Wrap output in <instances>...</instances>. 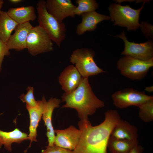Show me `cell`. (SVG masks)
<instances>
[{
	"mask_svg": "<svg viewBox=\"0 0 153 153\" xmlns=\"http://www.w3.org/2000/svg\"><path fill=\"white\" fill-rule=\"evenodd\" d=\"M61 98L62 101L65 102L61 108L75 109L81 120H88L89 115L93 114L97 109L105 106L104 102L94 93L88 78L82 77L76 89L71 93H64Z\"/></svg>",
	"mask_w": 153,
	"mask_h": 153,
	"instance_id": "7a4b0ae2",
	"label": "cell"
},
{
	"mask_svg": "<svg viewBox=\"0 0 153 153\" xmlns=\"http://www.w3.org/2000/svg\"><path fill=\"white\" fill-rule=\"evenodd\" d=\"M138 107L139 116L143 121L148 122L153 120V99L146 101Z\"/></svg>",
	"mask_w": 153,
	"mask_h": 153,
	"instance_id": "603a6c76",
	"label": "cell"
},
{
	"mask_svg": "<svg viewBox=\"0 0 153 153\" xmlns=\"http://www.w3.org/2000/svg\"><path fill=\"white\" fill-rule=\"evenodd\" d=\"M81 16L82 21L77 25L76 30V33L79 35L87 31H94L99 23L110 19V16L100 14L95 11L85 13Z\"/></svg>",
	"mask_w": 153,
	"mask_h": 153,
	"instance_id": "9a60e30c",
	"label": "cell"
},
{
	"mask_svg": "<svg viewBox=\"0 0 153 153\" xmlns=\"http://www.w3.org/2000/svg\"><path fill=\"white\" fill-rule=\"evenodd\" d=\"M145 2L138 9H133L129 5L122 6L120 3H116L111 4L109 9L111 20L114 22L113 25L126 27L128 31H136L140 26L139 16Z\"/></svg>",
	"mask_w": 153,
	"mask_h": 153,
	"instance_id": "277c9868",
	"label": "cell"
},
{
	"mask_svg": "<svg viewBox=\"0 0 153 153\" xmlns=\"http://www.w3.org/2000/svg\"><path fill=\"white\" fill-rule=\"evenodd\" d=\"M115 37L124 41V48L122 53V55L144 61L153 58V42L152 39L140 43L130 42L128 40L124 31Z\"/></svg>",
	"mask_w": 153,
	"mask_h": 153,
	"instance_id": "9c48e42d",
	"label": "cell"
},
{
	"mask_svg": "<svg viewBox=\"0 0 153 153\" xmlns=\"http://www.w3.org/2000/svg\"><path fill=\"white\" fill-rule=\"evenodd\" d=\"M26 90L27 93L21 94L20 96V99L23 102L26 103V105L31 107L35 106L37 104L38 101L35 100L34 97L33 87L28 86Z\"/></svg>",
	"mask_w": 153,
	"mask_h": 153,
	"instance_id": "cb8c5ba5",
	"label": "cell"
},
{
	"mask_svg": "<svg viewBox=\"0 0 153 153\" xmlns=\"http://www.w3.org/2000/svg\"><path fill=\"white\" fill-rule=\"evenodd\" d=\"M46 1L39 0L37 3L39 26L48 33L52 41L60 47L66 35V28L63 22H60L47 11Z\"/></svg>",
	"mask_w": 153,
	"mask_h": 153,
	"instance_id": "3957f363",
	"label": "cell"
},
{
	"mask_svg": "<svg viewBox=\"0 0 153 153\" xmlns=\"http://www.w3.org/2000/svg\"><path fill=\"white\" fill-rule=\"evenodd\" d=\"M120 119L117 110H110L105 114V119L100 124L92 126L88 120L78 122L81 135L75 153H108V141L112 131Z\"/></svg>",
	"mask_w": 153,
	"mask_h": 153,
	"instance_id": "6da1fadb",
	"label": "cell"
},
{
	"mask_svg": "<svg viewBox=\"0 0 153 153\" xmlns=\"http://www.w3.org/2000/svg\"></svg>",
	"mask_w": 153,
	"mask_h": 153,
	"instance_id": "1f68e13d",
	"label": "cell"
},
{
	"mask_svg": "<svg viewBox=\"0 0 153 153\" xmlns=\"http://www.w3.org/2000/svg\"><path fill=\"white\" fill-rule=\"evenodd\" d=\"M112 98L116 107L124 109L132 106L138 107L146 101L153 99V97L147 95L144 92L129 88L116 91L112 94Z\"/></svg>",
	"mask_w": 153,
	"mask_h": 153,
	"instance_id": "ba28073f",
	"label": "cell"
},
{
	"mask_svg": "<svg viewBox=\"0 0 153 153\" xmlns=\"http://www.w3.org/2000/svg\"><path fill=\"white\" fill-rule=\"evenodd\" d=\"M110 137L119 139L137 141V130L134 126L120 119L112 129Z\"/></svg>",
	"mask_w": 153,
	"mask_h": 153,
	"instance_id": "e0dca14e",
	"label": "cell"
},
{
	"mask_svg": "<svg viewBox=\"0 0 153 153\" xmlns=\"http://www.w3.org/2000/svg\"><path fill=\"white\" fill-rule=\"evenodd\" d=\"M61 102L60 99L51 97L46 101L42 118L46 127V135L48 138V146L54 145L55 135L52 123V116L55 108H58Z\"/></svg>",
	"mask_w": 153,
	"mask_h": 153,
	"instance_id": "2e32d148",
	"label": "cell"
},
{
	"mask_svg": "<svg viewBox=\"0 0 153 153\" xmlns=\"http://www.w3.org/2000/svg\"><path fill=\"white\" fill-rule=\"evenodd\" d=\"M4 3V2L3 0H0V10L1 9Z\"/></svg>",
	"mask_w": 153,
	"mask_h": 153,
	"instance_id": "4dcf8cb0",
	"label": "cell"
},
{
	"mask_svg": "<svg viewBox=\"0 0 153 153\" xmlns=\"http://www.w3.org/2000/svg\"><path fill=\"white\" fill-rule=\"evenodd\" d=\"M82 76L75 66H68L61 73L59 82L65 93H70L74 91L80 84Z\"/></svg>",
	"mask_w": 153,
	"mask_h": 153,
	"instance_id": "4fadbf2b",
	"label": "cell"
},
{
	"mask_svg": "<svg viewBox=\"0 0 153 153\" xmlns=\"http://www.w3.org/2000/svg\"><path fill=\"white\" fill-rule=\"evenodd\" d=\"M6 43L0 39V73L1 71L2 61L5 56H8L10 54Z\"/></svg>",
	"mask_w": 153,
	"mask_h": 153,
	"instance_id": "4316f807",
	"label": "cell"
},
{
	"mask_svg": "<svg viewBox=\"0 0 153 153\" xmlns=\"http://www.w3.org/2000/svg\"><path fill=\"white\" fill-rule=\"evenodd\" d=\"M46 6L48 12L60 22L68 17H74L76 6L71 0H47Z\"/></svg>",
	"mask_w": 153,
	"mask_h": 153,
	"instance_id": "30bf717a",
	"label": "cell"
},
{
	"mask_svg": "<svg viewBox=\"0 0 153 153\" xmlns=\"http://www.w3.org/2000/svg\"><path fill=\"white\" fill-rule=\"evenodd\" d=\"M145 90L149 92H152L153 91V86L146 87L145 88Z\"/></svg>",
	"mask_w": 153,
	"mask_h": 153,
	"instance_id": "f1b7e54d",
	"label": "cell"
},
{
	"mask_svg": "<svg viewBox=\"0 0 153 153\" xmlns=\"http://www.w3.org/2000/svg\"><path fill=\"white\" fill-rule=\"evenodd\" d=\"M46 101L45 97L43 96L41 100L38 101L37 105L35 107H31L26 105V108L28 110L30 117L29 133L28 135L30 144L27 149L31 147V143L33 141H37V128L39 123L42 117Z\"/></svg>",
	"mask_w": 153,
	"mask_h": 153,
	"instance_id": "7c38bea8",
	"label": "cell"
},
{
	"mask_svg": "<svg viewBox=\"0 0 153 153\" xmlns=\"http://www.w3.org/2000/svg\"><path fill=\"white\" fill-rule=\"evenodd\" d=\"M54 145L74 150L76 147L80 138L81 132L73 126L63 130L55 129Z\"/></svg>",
	"mask_w": 153,
	"mask_h": 153,
	"instance_id": "8fae6325",
	"label": "cell"
},
{
	"mask_svg": "<svg viewBox=\"0 0 153 153\" xmlns=\"http://www.w3.org/2000/svg\"><path fill=\"white\" fill-rule=\"evenodd\" d=\"M33 27L29 22L18 24L6 43L8 49L20 51L26 48L27 37Z\"/></svg>",
	"mask_w": 153,
	"mask_h": 153,
	"instance_id": "5bb4252c",
	"label": "cell"
},
{
	"mask_svg": "<svg viewBox=\"0 0 153 153\" xmlns=\"http://www.w3.org/2000/svg\"><path fill=\"white\" fill-rule=\"evenodd\" d=\"M18 24L7 12L0 10V39L6 43Z\"/></svg>",
	"mask_w": 153,
	"mask_h": 153,
	"instance_id": "ffe728a7",
	"label": "cell"
},
{
	"mask_svg": "<svg viewBox=\"0 0 153 153\" xmlns=\"http://www.w3.org/2000/svg\"><path fill=\"white\" fill-rule=\"evenodd\" d=\"M117 67L121 74L133 80H141L145 77L153 66V58L142 60L125 56L117 62Z\"/></svg>",
	"mask_w": 153,
	"mask_h": 153,
	"instance_id": "8992f818",
	"label": "cell"
},
{
	"mask_svg": "<svg viewBox=\"0 0 153 153\" xmlns=\"http://www.w3.org/2000/svg\"><path fill=\"white\" fill-rule=\"evenodd\" d=\"M138 144V140L131 141L119 139L110 136L108 148L111 153H128Z\"/></svg>",
	"mask_w": 153,
	"mask_h": 153,
	"instance_id": "44dd1931",
	"label": "cell"
},
{
	"mask_svg": "<svg viewBox=\"0 0 153 153\" xmlns=\"http://www.w3.org/2000/svg\"><path fill=\"white\" fill-rule=\"evenodd\" d=\"M141 29L146 37L153 38V26L148 22L143 21L140 24Z\"/></svg>",
	"mask_w": 153,
	"mask_h": 153,
	"instance_id": "484cf974",
	"label": "cell"
},
{
	"mask_svg": "<svg viewBox=\"0 0 153 153\" xmlns=\"http://www.w3.org/2000/svg\"><path fill=\"white\" fill-rule=\"evenodd\" d=\"M9 1L11 3H18L21 2L22 0H9Z\"/></svg>",
	"mask_w": 153,
	"mask_h": 153,
	"instance_id": "f546056e",
	"label": "cell"
},
{
	"mask_svg": "<svg viewBox=\"0 0 153 153\" xmlns=\"http://www.w3.org/2000/svg\"><path fill=\"white\" fill-rule=\"evenodd\" d=\"M7 12L18 24L33 21L37 18L34 7L32 6L10 8Z\"/></svg>",
	"mask_w": 153,
	"mask_h": 153,
	"instance_id": "ac0fdd59",
	"label": "cell"
},
{
	"mask_svg": "<svg viewBox=\"0 0 153 153\" xmlns=\"http://www.w3.org/2000/svg\"><path fill=\"white\" fill-rule=\"evenodd\" d=\"M94 51L86 48H79L73 51L70 57V62L75 67L82 77L98 75L105 71L95 62Z\"/></svg>",
	"mask_w": 153,
	"mask_h": 153,
	"instance_id": "5b68a950",
	"label": "cell"
},
{
	"mask_svg": "<svg viewBox=\"0 0 153 153\" xmlns=\"http://www.w3.org/2000/svg\"><path fill=\"white\" fill-rule=\"evenodd\" d=\"M143 151L142 147L137 144L128 153H142Z\"/></svg>",
	"mask_w": 153,
	"mask_h": 153,
	"instance_id": "83f0119b",
	"label": "cell"
},
{
	"mask_svg": "<svg viewBox=\"0 0 153 153\" xmlns=\"http://www.w3.org/2000/svg\"><path fill=\"white\" fill-rule=\"evenodd\" d=\"M41 153H75L73 150H71L55 145L48 146L46 149L42 150Z\"/></svg>",
	"mask_w": 153,
	"mask_h": 153,
	"instance_id": "d4e9b609",
	"label": "cell"
},
{
	"mask_svg": "<svg viewBox=\"0 0 153 153\" xmlns=\"http://www.w3.org/2000/svg\"><path fill=\"white\" fill-rule=\"evenodd\" d=\"M27 140H29L27 134L18 128L10 132H6L0 130V148L4 145L5 149L10 152L12 151V143H20Z\"/></svg>",
	"mask_w": 153,
	"mask_h": 153,
	"instance_id": "d6986e66",
	"label": "cell"
},
{
	"mask_svg": "<svg viewBox=\"0 0 153 153\" xmlns=\"http://www.w3.org/2000/svg\"><path fill=\"white\" fill-rule=\"evenodd\" d=\"M50 37L39 26L33 27L27 37L26 48L33 56L50 52L53 49V43Z\"/></svg>",
	"mask_w": 153,
	"mask_h": 153,
	"instance_id": "52a82bcc",
	"label": "cell"
},
{
	"mask_svg": "<svg viewBox=\"0 0 153 153\" xmlns=\"http://www.w3.org/2000/svg\"><path fill=\"white\" fill-rule=\"evenodd\" d=\"M78 5L74 10V14L81 16L82 14L95 11L98 8V4L95 0H77Z\"/></svg>",
	"mask_w": 153,
	"mask_h": 153,
	"instance_id": "7402d4cb",
	"label": "cell"
}]
</instances>
